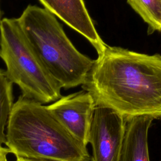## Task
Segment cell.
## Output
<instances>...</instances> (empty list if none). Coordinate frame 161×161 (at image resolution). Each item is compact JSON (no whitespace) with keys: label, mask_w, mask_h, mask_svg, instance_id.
I'll return each instance as SVG.
<instances>
[{"label":"cell","mask_w":161,"mask_h":161,"mask_svg":"<svg viewBox=\"0 0 161 161\" xmlns=\"http://www.w3.org/2000/svg\"><path fill=\"white\" fill-rule=\"evenodd\" d=\"M96 105L110 108L126 120L161 119V55L107 45L82 85Z\"/></svg>","instance_id":"obj_1"},{"label":"cell","mask_w":161,"mask_h":161,"mask_svg":"<svg viewBox=\"0 0 161 161\" xmlns=\"http://www.w3.org/2000/svg\"><path fill=\"white\" fill-rule=\"evenodd\" d=\"M4 144L16 157L50 161H91L86 147L68 132L47 106L23 96L13 104Z\"/></svg>","instance_id":"obj_2"},{"label":"cell","mask_w":161,"mask_h":161,"mask_svg":"<svg viewBox=\"0 0 161 161\" xmlns=\"http://www.w3.org/2000/svg\"><path fill=\"white\" fill-rule=\"evenodd\" d=\"M18 19L35 52L60 87L68 89L82 86L94 60L77 50L55 16L30 4Z\"/></svg>","instance_id":"obj_3"},{"label":"cell","mask_w":161,"mask_h":161,"mask_svg":"<svg viewBox=\"0 0 161 161\" xmlns=\"http://www.w3.org/2000/svg\"><path fill=\"white\" fill-rule=\"evenodd\" d=\"M0 57L8 79L23 97L41 104L55 102L62 87L51 76L30 44L18 18L0 21Z\"/></svg>","instance_id":"obj_4"},{"label":"cell","mask_w":161,"mask_h":161,"mask_svg":"<svg viewBox=\"0 0 161 161\" xmlns=\"http://www.w3.org/2000/svg\"><path fill=\"white\" fill-rule=\"evenodd\" d=\"M126 120L113 109L96 105L88 135L91 161H119Z\"/></svg>","instance_id":"obj_5"},{"label":"cell","mask_w":161,"mask_h":161,"mask_svg":"<svg viewBox=\"0 0 161 161\" xmlns=\"http://www.w3.org/2000/svg\"><path fill=\"white\" fill-rule=\"evenodd\" d=\"M95 107L92 96L84 90L62 96L47 106L68 132L86 147Z\"/></svg>","instance_id":"obj_6"},{"label":"cell","mask_w":161,"mask_h":161,"mask_svg":"<svg viewBox=\"0 0 161 161\" xmlns=\"http://www.w3.org/2000/svg\"><path fill=\"white\" fill-rule=\"evenodd\" d=\"M66 25L86 38L100 54L107 45L96 30L84 0H38Z\"/></svg>","instance_id":"obj_7"},{"label":"cell","mask_w":161,"mask_h":161,"mask_svg":"<svg viewBox=\"0 0 161 161\" xmlns=\"http://www.w3.org/2000/svg\"><path fill=\"white\" fill-rule=\"evenodd\" d=\"M150 116H135L126 120L125 135L119 161H150L148 132Z\"/></svg>","instance_id":"obj_8"},{"label":"cell","mask_w":161,"mask_h":161,"mask_svg":"<svg viewBox=\"0 0 161 161\" xmlns=\"http://www.w3.org/2000/svg\"><path fill=\"white\" fill-rule=\"evenodd\" d=\"M128 3L147 24L148 32L161 33V0H127Z\"/></svg>","instance_id":"obj_9"},{"label":"cell","mask_w":161,"mask_h":161,"mask_svg":"<svg viewBox=\"0 0 161 161\" xmlns=\"http://www.w3.org/2000/svg\"><path fill=\"white\" fill-rule=\"evenodd\" d=\"M13 104V83L8 79L6 72L0 69V145L6 142L4 129Z\"/></svg>","instance_id":"obj_10"},{"label":"cell","mask_w":161,"mask_h":161,"mask_svg":"<svg viewBox=\"0 0 161 161\" xmlns=\"http://www.w3.org/2000/svg\"><path fill=\"white\" fill-rule=\"evenodd\" d=\"M11 153L8 148H4L0 145V161H5L7 159V155Z\"/></svg>","instance_id":"obj_11"},{"label":"cell","mask_w":161,"mask_h":161,"mask_svg":"<svg viewBox=\"0 0 161 161\" xmlns=\"http://www.w3.org/2000/svg\"><path fill=\"white\" fill-rule=\"evenodd\" d=\"M5 161H8L6 159ZM14 161H50V160H37V159H33V158H25L21 157H16V160Z\"/></svg>","instance_id":"obj_12"},{"label":"cell","mask_w":161,"mask_h":161,"mask_svg":"<svg viewBox=\"0 0 161 161\" xmlns=\"http://www.w3.org/2000/svg\"><path fill=\"white\" fill-rule=\"evenodd\" d=\"M1 9H0V21H1Z\"/></svg>","instance_id":"obj_13"}]
</instances>
